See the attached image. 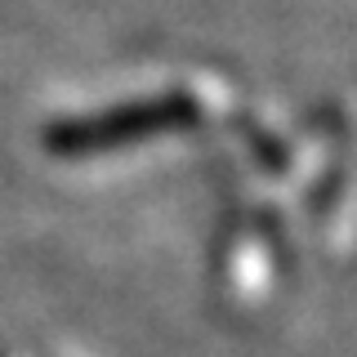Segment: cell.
Segmentation results:
<instances>
[{"label": "cell", "instance_id": "obj_1", "mask_svg": "<svg viewBox=\"0 0 357 357\" xmlns=\"http://www.w3.org/2000/svg\"><path fill=\"white\" fill-rule=\"evenodd\" d=\"M201 107L188 94H161V98H139V103L98 112V116H81V121H63L45 134L54 152L63 156H89V152H112L126 143L152 139V134H170V130H188L197 126Z\"/></svg>", "mask_w": 357, "mask_h": 357}]
</instances>
